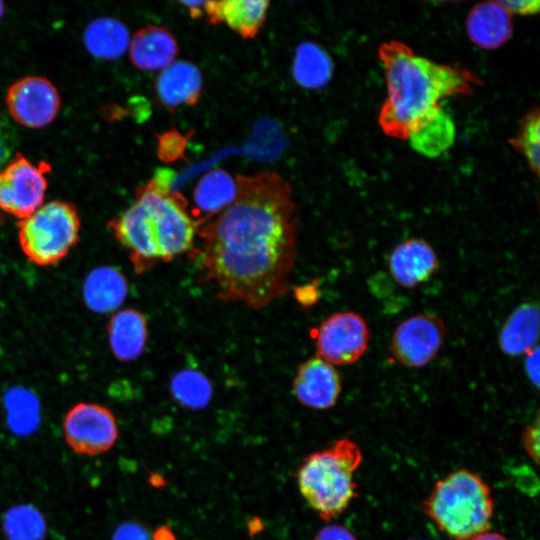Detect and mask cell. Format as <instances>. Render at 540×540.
Returning a JSON list of instances; mask_svg holds the SVG:
<instances>
[{
    "instance_id": "obj_38",
    "label": "cell",
    "mask_w": 540,
    "mask_h": 540,
    "mask_svg": "<svg viewBox=\"0 0 540 540\" xmlns=\"http://www.w3.org/2000/svg\"><path fill=\"white\" fill-rule=\"evenodd\" d=\"M152 540H176V539L172 530L168 526H161L155 531L152 537Z\"/></svg>"
},
{
    "instance_id": "obj_1",
    "label": "cell",
    "mask_w": 540,
    "mask_h": 540,
    "mask_svg": "<svg viewBox=\"0 0 540 540\" xmlns=\"http://www.w3.org/2000/svg\"><path fill=\"white\" fill-rule=\"evenodd\" d=\"M237 195L197 228L202 280L218 299L260 309L285 295L297 255L296 205L275 172L236 178Z\"/></svg>"
},
{
    "instance_id": "obj_10",
    "label": "cell",
    "mask_w": 540,
    "mask_h": 540,
    "mask_svg": "<svg viewBox=\"0 0 540 540\" xmlns=\"http://www.w3.org/2000/svg\"><path fill=\"white\" fill-rule=\"evenodd\" d=\"M64 435L76 453L97 455L108 451L116 442L117 422L103 405L78 403L65 416Z\"/></svg>"
},
{
    "instance_id": "obj_33",
    "label": "cell",
    "mask_w": 540,
    "mask_h": 540,
    "mask_svg": "<svg viewBox=\"0 0 540 540\" xmlns=\"http://www.w3.org/2000/svg\"><path fill=\"white\" fill-rule=\"evenodd\" d=\"M526 376L535 386H539V347L538 345L526 353L524 363Z\"/></svg>"
},
{
    "instance_id": "obj_32",
    "label": "cell",
    "mask_w": 540,
    "mask_h": 540,
    "mask_svg": "<svg viewBox=\"0 0 540 540\" xmlns=\"http://www.w3.org/2000/svg\"><path fill=\"white\" fill-rule=\"evenodd\" d=\"M314 540H357L355 536L342 525H329L320 529Z\"/></svg>"
},
{
    "instance_id": "obj_37",
    "label": "cell",
    "mask_w": 540,
    "mask_h": 540,
    "mask_svg": "<svg viewBox=\"0 0 540 540\" xmlns=\"http://www.w3.org/2000/svg\"><path fill=\"white\" fill-rule=\"evenodd\" d=\"M181 4L188 9L190 16L193 18H198L205 14L206 1H182Z\"/></svg>"
},
{
    "instance_id": "obj_7",
    "label": "cell",
    "mask_w": 540,
    "mask_h": 540,
    "mask_svg": "<svg viewBox=\"0 0 540 540\" xmlns=\"http://www.w3.org/2000/svg\"><path fill=\"white\" fill-rule=\"evenodd\" d=\"M49 170L46 163L16 154L0 170V209L20 220L36 211L43 204Z\"/></svg>"
},
{
    "instance_id": "obj_18",
    "label": "cell",
    "mask_w": 540,
    "mask_h": 540,
    "mask_svg": "<svg viewBox=\"0 0 540 540\" xmlns=\"http://www.w3.org/2000/svg\"><path fill=\"white\" fill-rule=\"evenodd\" d=\"M129 50L131 61L137 68L155 71L171 64L178 52V45L167 29L150 25L136 32Z\"/></svg>"
},
{
    "instance_id": "obj_34",
    "label": "cell",
    "mask_w": 540,
    "mask_h": 540,
    "mask_svg": "<svg viewBox=\"0 0 540 540\" xmlns=\"http://www.w3.org/2000/svg\"><path fill=\"white\" fill-rule=\"evenodd\" d=\"M501 4L511 13L518 15H532L538 12L540 2L538 0L530 1H500Z\"/></svg>"
},
{
    "instance_id": "obj_24",
    "label": "cell",
    "mask_w": 540,
    "mask_h": 540,
    "mask_svg": "<svg viewBox=\"0 0 540 540\" xmlns=\"http://www.w3.org/2000/svg\"><path fill=\"white\" fill-rule=\"evenodd\" d=\"M6 421L10 430L18 436L33 434L40 425L41 406L31 390L14 386L4 395Z\"/></svg>"
},
{
    "instance_id": "obj_20",
    "label": "cell",
    "mask_w": 540,
    "mask_h": 540,
    "mask_svg": "<svg viewBox=\"0 0 540 540\" xmlns=\"http://www.w3.org/2000/svg\"><path fill=\"white\" fill-rule=\"evenodd\" d=\"M127 294V280L115 267H97L85 278L84 301L93 312L108 313L116 310L124 302Z\"/></svg>"
},
{
    "instance_id": "obj_31",
    "label": "cell",
    "mask_w": 540,
    "mask_h": 540,
    "mask_svg": "<svg viewBox=\"0 0 540 540\" xmlns=\"http://www.w3.org/2000/svg\"><path fill=\"white\" fill-rule=\"evenodd\" d=\"M112 540H152V537L139 523L127 521L116 528Z\"/></svg>"
},
{
    "instance_id": "obj_8",
    "label": "cell",
    "mask_w": 540,
    "mask_h": 540,
    "mask_svg": "<svg viewBox=\"0 0 540 540\" xmlns=\"http://www.w3.org/2000/svg\"><path fill=\"white\" fill-rule=\"evenodd\" d=\"M318 357L332 365L358 361L367 350L370 331L366 321L352 311L338 312L312 331Z\"/></svg>"
},
{
    "instance_id": "obj_22",
    "label": "cell",
    "mask_w": 540,
    "mask_h": 540,
    "mask_svg": "<svg viewBox=\"0 0 540 540\" xmlns=\"http://www.w3.org/2000/svg\"><path fill=\"white\" fill-rule=\"evenodd\" d=\"M84 44L88 52L99 59L111 60L122 56L130 45L126 26L111 17L92 20L84 30Z\"/></svg>"
},
{
    "instance_id": "obj_23",
    "label": "cell",
    "mask_w": 540,
    "mask_h": 540,
    "mask_svg": "<svg viewBox=\"0 0 540 540\" xmlns=\"http://www.w3.org/2000/svg\"><path fill=\"white\" fill-rule=\"evenodd\" d=\"M333 62L319 45L312 42L301 43L293 61V77L307 89L324 87L331 79Z\"/></svg>"
},
{
    "instance_id": "obj_6",
    "label": "cell",
    "mask_w": 540,
    "mask_h": 540,
    "mask_svg": "<svg viewBox=\"0 0 540 540\" xmlns=\"http://www.w3.org/2000/svg\"><path fill=\"white\" fill-rule=\"evenodd\" d=\"M80 226L79 214L72 204L51 201L20 220L19 244L31 262L40 266L54 265L77 244Z\"/></svg>"
},
{
    "instance_id": "obj_11",
    "label": "cell",
    "mask_w": 540,
    "mask_h": 540,
    "mask_svg": "<svg viewBox=\"0 0 540 540\" xmlns=\"http://www.w3.org/2000/svg\"><path fill=\"white\" fill-rule=\"evenodd\" d=\"M6 105L13 119L28 128H42L57 116L60 98L47 78L27 76L14 82L6 94Z\"/></svg>"
},
{
    "instance_id": "obj_5",
    "label": "cell",
    "mask_w": 540,
    "mask_h": 540,
    "mask_svg": "<svg viewBox=\"0 0 540 540\" xmlns=\"http://www.w3.org/2000/svg\"><path fill=\"white\" fill-rule=\"evenodd\" d=\"M423 506L437 527L454 540H470L486 532L493 516L489 486L467 470L438 481Z\"/></svg>"
},
{
    "instance_id": "obj_39",
    "label": "cell",
    "mask_w": 540,
    "mask_h": 540,
    "mask_svg": "<svg viewBox=\"0 0 540 540\" xmlns=\"http://www.w3.org/2000/svg\"><path fill=\"white\" fill-rule=\"evenodd\" d=\"M470 540H507L504 536L494 532L481 533Z\"/></svg>"
},
{
    "instance_id": "obj_40",
    "label": "cell",
    "mask_w": 540,
    "mask_h": 540,
    "mask_svg": "<svg viewBox=\"0 0 540 540\" xmlns=\"http://www.w3.org/2000/svg\"><path fill=\"white\" fill-rule=\"evenodd\" d=\"M4 12H5L4 4L2 1H0V19L2 18Z\"/></svg>"
},
{
    "instance_id": "obj_27",
    "label": "cell",
    "mask_w": 540,
    "mask_h": 540,
    "mask_svg": "<svg viewBox=\"0 0 540 540\" xmlns=\"http://www.w3.org/2000/svg\"><path fill=\"white\" fill-rule=\"evenodd\" d=\"M3 528L8 540H44L47 530L44 516L31 504L11 507L4 515Z\"/></svg>"
},
{
    "instance_id": "obj_25",
    "label": "cell",
    "mask_w": 540,
    "mask_h": 540,
    "mask_svg": "<svg viewBox=\"0 0 540 540\" xmlns=\"http://www.w3.org/2000/svg\"><path fill=\"white\" fill-rule=\"evenodd\" d=\"M455 139V125L448 113L442 110L433 120L414 132L407 139L418 153L434 158L447 151Z\"/></svg>"
},
{
    "instance_id": "obj_4",
    "label": "cell",
    "mask_w": 540,
    "mask_h": 540,
    "mask_svg": "<svg viewBox=\"0 0 540 540\" xmlns=\"http://www.w3.org/2000/svg\"><path fill=\"white\" fill-rule=\"evenodd\" d=\"M361 461L360 448L350 439H339L303 460L296 473L298 487L322 519L341 514L357 496L354 472Z\"/></svg>"
},
{
    "instance_id": "obj_36",
    "label": "cell",
    "mask_w": 540,
    "mask_h": 540,
    "mask_svg": "<svg viewBox=\"0 0 540 540\" xmlns=\"http://www.w3.org/2000/svg\"><path fill=\"white\" fill-rule=\"evenodd\" d=\"M317 296L315 283L295 289V297L301 305H312L317 300Z\"/></svg>"
},
{
    "instance_id": "obj_30",
    "label": "cell",
    "mask_w": 540,
    "mask_h": 540,
    "mask_svg": "<svg viewBox=\"0 0 540 540\" xmlns=\"http://www.w3.org/2000/svg\"><path fill=\"white\" fill-rule=\"evenodd\" d=\"M183 148L184 140L178 133L169 132L159 139L158 152L165 161H173L181 156Z\"/></svg>"
},
{
    "instance_id": "obj_19",
    "label": "cell",
    "mask_w": 540,
    "mask_h": 540,
    "mask_svg": "<svg viewBox=\"0 0 540 540\" xmlns=\"http://www.w3.org/2000/svg\"><path fill=\"white\" fill-rule=\"evenodd\" d=\"M269 2L264 0L206 1L205 15L212 24L225 22L244 38H253L262 26Z\"/></svg>"
},
{
    "instance_id": "obj_9",
    "label": "cell",
    "mask_w": 540,
    "mask_h": 540,
    "mask_svg": "<svg viewBox=\"0 0 540 540\" xmlns=\"http://www.w3.org/2000/svg\"><path fill=\"white\" fill-rule=\"evenodd\" d=\"M445 332L444 321L439 315L416 314L396 327L390 340V351L406 367H424L439 352Z\"/></svg>"
},
{
    "instance_id": "obj_3",
    "label": "cell",
    "mask_w": 540,
    "mask_h": 540,
    "mask_svg": "<svg viewBox=\"0 0 540 540\" xmlns=\"http://www.w3.org/2000/svg\"><path fill=\"white\" fill-rule=\"evenodd\" d=\"M171 175V171L158 170L137 190L135 202L108 223L137 274L194 248L197 225L186 199L172 190Z\"/></svg>"
},
{
    "instance_id": "obj_14",
    "label": "cell",
    "mask_w": 540,
    "mask_h": 540,
    "mask_svg": "<svg viewBox=\"0 0 540 540\" xmlns=\"http://www.w3.org/2000/svg\"><path fill=\"white\" fill-rule=\"evenodd\" d=\"M466 30L470 40L478 47L496 49L512 35V14L500 1L479 3L468 13Z\"/></svg>"
},
{
    "instance_id": "obj_12",
    "label": "cell",
    "mask_w": 540,
    "mask_h": 540,
    "mask_svg": "<svg viewBox=\"0 0 540 540\" xmlns=\"http://www.w3.org/2000/svg\"><path fill=\"white\" fill-rule=\"evenodd\" d=\"M297 400L313 409H328L335 405L341 392V378L334 366L320 357L303 362L293 381Z\"/></svg>"
},
{
    "instance_id": "obj_29",
    "label": "cell",
    "mask_w": 540,
    "mask_h": 540,
    "mask_svg": "<svg viewBox=\"0 0 540 540\" xmlns=\"http://www.w3.org/2000/svg\"><path fill=\"white\" fill-rule=\"evenodd\" d=\"M18 144V136L8 117L0 111V170L9 162Z\"/></svg>"
},
{
    "instance_id": "obj_13",
    "label": "cell",
    "mask_w": 540,
    "mask_h": 540,
    "mask_svg": "<svg viewBox=\"0 0 540 540\" xmlns=\"http://www.w3.org/2000/svg\"><path fill=\"white\" fill-rule=\"evenodd\" d=\"M389 271L400 286L413 288L428 280L438 269L434 248L423 239H408L391 252Z\"/></svg>"
},
{
    "instance_id": "obj_28",
    "label": "cell",
    "mask_w": 540,
    "mask_h": 540,
    "mask_svg": "<svg viewBox=\"0 0 540 540\" xmlns=\"http://www.w3.org/2000/svg\"><path fill=\"white\" fill-rule=\"evenodd\" d=\"M510 144L520 153L532 171L539 175L540 160V117L536 107L525 115L517 135L510 139Z\"/></svg>"
},
{
    "instance_id": "obj_26",
    "label": "cell",
    "mask_w": 540,
    "mask_h": 540,
    "mask_svg": "<svg viewBox=\"0 0 540 540\" xmlns=\"http://www.w3.org/2000/svg\"><path fill=\"white\" fill-rule=\"evenodd\" d=\"M170 390L175 401L189 409L206 407L213 394L207 376L192 368L178 371L171 379Z\"/></svg>"
},
{
    "instance_id": "obj_35",
    "label": "cell",
    "mask_w": 540,
    "mask_h": 540,
    "mask_svg": "<svg viewBox=\"0 0 540 540\" xmlns=\"http://www.w3.org/2000/svg\"><path fill=\"white\" fill-rule=\"evenodd\" d=\"M524 445L528 453L538 462L539 457V424L528 426L523 434Z\"/></svg>"
},
{
    "instance_id": "obj_17",
    "label": "cell",
    "mask_w": 540,
    "mask_h": 540,
    "mask_svg": "<svg viewBox=\"0 0 540 540\" xmlns=\"http://www.w3.org/2000/svg\"><path fill=\"white\" fill-rule=\"evenodd\" d=\"M109 345L120 361H133L144 351L148 338L145 316L134 308H126L113 314L108 327Z\"/></svg>"
},
{
    "instance_id": "obj_21",
    "label": "cell",
    "mask_w": 540,
    "mask_h": 540,
    "mask_svg": "<svg viewBox=\"0 0 540 540\" xmlns=\"http://www.w3.org/2000/svg\"><path fill=\"white\" fill-rule=\"evenodd\" d=\"M539 307L527 302L519 305L507 318L499 333V346L509 356L526 354L537 346Z\"/></svg>"
},
{
    "instance_id": "obj_16",
    "label": "cell",
    "mask_w": 540,
    "mask_h": 540,
    "mask_svg": "<svg viewBox=\"0 0 540 540\" xmlns=\"http://www.w3.org/2000/svg\"><path fill=\"white\" fill-rule=\"evenodd\" d=\"M237 184L232 176L222 169L206 173L194 190L192 218L197 228L224 211L235 200Z\"/></svg>"
},
{
    "instance_id": "obj_15",
    "label": "cell",
    "mask_w": 540,
    "mask_h": 540,
    "mask_svg": "<svg viewBox=\"0 0 540 540\" xmlns=\"http://www.w3.org/2000/svg\"><path fill=\"white\" fill-rule=\"evenodd\" d=\"M202 75L192 63L177 61L159 74L156 92L161 103L169 109L197 103L202 93Z\"/></svg>"
},
{
    "instance_id": "obj_2",
    "label": "cell",
    "mask_w": 540,
    "mask_h": 540,
    "mask_svg": "<svg viewBox=\"0 0 540 540\" xmlns=\"http://www.w3.org/2000/svg\"><path fill=\"white\" fill-rule=\"evenodd\" d=\"M387 95L378 122L383 132L407 140L442 110L441 100L472 94L481 79L467 68L417 55L399 41L379 47Z\"/></svg>"
}]
</instances>
